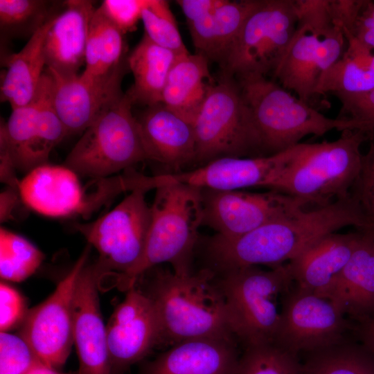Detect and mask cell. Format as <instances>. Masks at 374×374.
Segmentation results:
<instances>
[{
    "instance_id": "16",
    "label": "cell",
    "mask_w": 374,
    "mask_h": 374,
    "mask_svg": "<svg viewBox=\"0 0 374 374\" xmlns=\"http://www.w3.org/2000/svg\"><path fill=\"white\" fill-rule=\"evenodd\" d=\"M106 325L111 374H125L161 344L154 305L136 285L125 292Z\"/></svg>"
},
{
    "instance_id": "2",
    "label": "cell",
    "mask_w": 374,
    "mask_h": 374,
    "mask_svg": "<svg viewBox=\"0 0 374 374\" xmlns=\"http://www.w3.org/2000/svg\"><path fill=\"white\" fill-rule=\"evenodd\" d=\"M145 286L141 290L159 318L161 343L172 346L193 339L235 337L217 275L211 269L186 274L156 270Z\"/></svg>"
},
{
    "instance_id": "48",
    "label": "cell",
    "mask_w": 374,
    "mask_h": 374,
    "mask_svg": "<svg viewBox=\"0 0 374 374\" xmlns=\"http://www.w3.org/2000/svg\"><path fill=\"white\" fill-rule=\"evenodd\" d=\"M26 374H77V371L63 373L58 369L51 367L42 362H39Z\"/></svg>"
},
{
    "instance_id": "45",
    "label": "cell",
    "mask_w": 374,
    "mask_h": 374,
    "mask_svg": "<svg viewBox=\"0 0 374 374\" xmlns=\"http://www.w3.org/2000/svg\"><path fill=\"white\" fill-rule=\"evenodd\" d=\"M226 0H177L188 24L195 21L211 13Z\"/></svg>"
},
{
    "instance_id": "15",
    "label": "cell",
    "mask_w": 374,
    "mask_h": 374,
    "mask_svg": "<svg viewBox=\"0 0 374 374\" xmlns=\"http://www.w3.org/2000/svg\"><path fill=\"white\" fill-rule=\"evenodd\" d=\"M303 143L278 154L256 157H222L192 170L152 176L154 188L169 182L204 189L235 190L249 187L273 190L302 148Z\"/></svg>"
},
{
    "instance_id": "9",
    "label": "cell",
    "mask_w": 374,
    "mask_h": 374,
    "mask_svg": "<svg viewBox=\"0 0 374 374\" xmlns=\"http://www.w3.org/2000/svg\"><path fill=\"white\" fill-rule=\"evenodd\" d=\"M295 0H260L220 64L235 79L276 70L298 27Z\"/></svg>"
},
{
    "instance_id": "6",
    "label": "cell",
    "mask_w": 374,
    "mask_h": 374,
    "mask_svg": "<svg viewBox=\"0 0 374 374\" xmlns=\"http://www.w3.org/2000/svg\"><path fill=\"white\" fill-rule=\"evenodd\" d=\"M217 275L231 330L244 346L274 342L283 294L293 280L286 265L256 266Z\"/></svg>"
},
{
    "instance_id": "30",
    "label": "cell",
    "mask_w": 374,
    "mask_h": 374,
    "mask_svg": "<svg viewBox=\"0 0 374 374\" xmlns=\"http://www.w3.org/2000/svg\"><path fill=\"white\" fill-rule=\"evenodd\" d=\"M342 56L321 75L315 94H360L374 89V51L346 36Z\"/></svg>"
},
{
    "instance_id": "47",
    "label": "cell",
    "mask_w": 374,
    "mask_h": 374,
    "mask_svg": "<svg viewBox=\"0 0 374 374\" xmlns=\"http://www.w3.org/2000/svg\"><path fill=\"white\" fill-rule=\"evenodd\" d=\"M21 199L19 190L8 187L0 195V219L3 222L14 219V211Z\"/></svg>"
},
{
    "instance_id": "22",
    "label": "cell",
    "mask_w": 374,
    "mask_h": 374,
    "mask_svg": "<svg viewBox=\"0 0 374 374\" xmlns=\"http://www.w3.org/2000/svg\"><path fill=\"white\" fill-rule=\"evenodd\" d=\"M235 337H212L177 343L145 362L139 374H233L240 358Z\"/></svg>"
},
{
    "instance_id": "18",
    "label": "cell",
    "mask_w": 374,
    "mask_h": 374,
    "mask_svg": "<svg viewBox=\"0 0 374 374\" xmlns=\"http://www.w3.org/2000/svg\"><path fill=\"white\" fill-rule=\"evenodd\" d=\"M346 45L339 26H335L328 33L321 35L298 24L273 78L283 88L294 91L299 99L309 103L321 75L342 56Z\"/></svg>"
},
{
    "instance_id": "4",
    "label": "cell",
    "mask_w": 374,
    "mask_h": 374,
    "mask_svg": "<svg viewBox=\"0 0 374 374\" xmlns=\"http://www.w3.org/2000/svg\"><path fill=\"white\" fill-rule=\"evenodd\" d=\"M368 140L362 130H346L333 141L303 143L273 190L315 208L348 197L362 169L361 146Z\"/></svg>"
},
{
    "instance_id": "11",
    "label": "cell",
    "mask_w": 374,
    "mask_h": 374,
    "mask_svg": "<svg viewBox=\"0 0 374 374\" xmlns=\"http://www.w3.org/2000/svg\"><path fill=\"white\" fill-rule=\"evenodd\" d=\"M353 327L329 299L292 285L281 299L274 342L299 357L348 339Z\"/></svg>"
},
{
    "instance_id": "36",
    "label": "cell",
    "mask_w": 374,
    "mask_h": 374,
    "mask_svg": "<svg viewBox=\"0 0 374 374\" xmlns=\"http://www.w3.org/2000/svg\"><path fill=\"white\" fill-rule=\"evenodd\" d=\"M141 19L145 35L154 43L178 55L189 53L167 1L146 0Z\"/></svg>"
},
{
    "instance_id": "34",
    "label": "cell",
    "mask_w": 374,
    "mask_h": 374,
    "mask_svg": "<svg viewBox=\"0 0 374 374\" xmlns=\"http://www.w3.org/2000/svg\"><path fill=\"white\" fill-rule=\"evenodd\" d=\"M43 253L27 239L0 229V276L3 281L21 282L39 268Z\"/></svg>"
},
{
    "instance_id": "49",
    "label": "cell",
    "mask_w": 374,
    "mask_h": 374,
    "mask_svg": "<svg viewBox=\"0 0 374 374\" xmlns=\"http://www.w3.org/2000/svg\"><path fill=\"white\" fill-rule=\"evenodd\" d=\"M366 230L374 240V223H372L368 227L364 229Z\"/></svg>"
},
{
    "instance_id": "19",
    "label": "cell",
    "mask_w": 374,
    "mask_h": 374,
    "mask_svg": "<svg viewBox=\"0 0 374 374\" xmlns=\"http://www.w3.org/2000/svg\"><path fill=\"white\" fill-rule=\"evenodd\" d=\"M67 136L66 131L52 110H39L38 98L27 105L12 109L1 123L0 145L8 151L17 170L29 172L47 163L52 150Z\"/></svg>"
},
{
    "instance_id": "23",
    "label": "cell",
    "mask_w": 374,
    "mask_h": 374,
    "mask_svg": "<svg viewBox=\"0 0 374 374\" xmlns=\"http://www.w3.org/2000/svg\"><path fill=\"white\" fill-rule=\"evenodd\" d=\"M341 271L321 296L355 323L374 318V240L364 229Z\"/></svg>"
},
{
    "instance_id": "42",
    "label": "cell",
    "mask_w": 374,
    "mask_h": 374,
    "mask_svg": "<svg viewBox=\"0 0 374 374\" xmlns=\"http://www.w3.org/2000/svg\"><path fill=\"white\" fill-rule=\"evenodd\" d=\"M146 0H105L100 8L123 34L132 31L141 19Z\"/></svg>"
},
{
    "instance_id": "14",
    "label": "cell",
    "mask_w": 374,
    "mask_h": 374,
    "mask_svg": "<svg viewBox=\"0 0 374 374\" xmlns=\"http://www.w3.org/2000/svg\"><path fill=\"white\" fill-rule=\"evenodd\" d=\"M203 223L216 235L235 238L264 224L293 217L306 210L307 204L294 196L271 190L251 193L240 190L202 188Z\"/></svg>"
},
{
    "instance_id": "28",
    "label": "cell",
    "mask_w": 374,
    "mask_h": 374,
    "mask_svg": "<svg viewBox=\"0 0 374 374\" xmlns=\"http://www.w3.org/2000/svg\"><path fill=\"white\" fill-rule=\"evenodd\" d=\"M260 0L226 1L211 13L188 23L197 53L220 64Z\"/></svg>"
},
{
    "instance_id": "37",
    "label": "cell",
    "mask_w": 374,
    "mask_h": 374,
    "mask_svg": "<svg viewBox=\"0 0 374 374\" xmlns=\"http://www.w3.org/2000/svg\"><path fill=\"white\" fill-rule=\"evenodd\" d=\"M39 362L21 335L0 332V374H26Z\"/></svg>"
},
{
    "instance_id": "3",
    "label": "cell",
    "mask_w": 374,
    "mask_h": 374,
    "mask_svg": "<svg viewBox=\"0 0 374 374\" xmlns=\"http://www.w3.org/2000/svg\"><path fill=\"white\" fill-rule=\"evenodd\" d=\"M150 225L141 258L116 286L127 291L145 272L168 263L178 274L192 272L193 253L203 223L202 188L169 182L156 188Z\"/></svg>"
},
{
    "instance_id": "13",
    "label": "cell",
    "mask_w": 374,
    "mask_h": 374,
    "mask_svg": "<svg viewBox=\"0 0 374 374\" xmlns=\"http://www.w3.org/2000/svg\"><path fill=\"white\" fill-rule=\"evenodd\" d=\"M87 244L69 272L42 303L29 310L19 328L21 335L44 364L60 369L73 344V302L79 275L87 263Z\"/></svg>"
},
{
    "instance_id": "26",
    "label": "cell",
    "mask_w": 374,
    "mask_h": 374,
    "mask_svg": "<svg viewBox=\"0 0 374 374\" xmlns=\"http://www.w3.org/2000/svg\"><path fill=\"white\" fill-rule=\"evenodd\" d=\"M214 83L205 56L197 53L178 55L168 73L161 103L193 124Z\"/></svg>"
},
{
    "instance_id": "20",
    "label": "cell",
    "mask_w": 374,
    "mask_h": 374,
    "mask_svg": "<svg viewBox=\"0 0 374 374\" xmlns=\"http://www.w3.org/2000/svg\"><path fill=\"white\" fill-rule=\"evenodd\" d=\"M100 271L87 263L77 282L73 302V344L79 367L77 374H111L107 329L100 308Z\"/></svg>"
},
{
    "instance_id": "44",
    "label": "cell",
    "mask_w": 374,
    "mask_h": 374,
    "mask_svg": "<svg viewBox=\"0 0 374 374\" xmlns=\"http://www.w3.org/2000/svg\"><path fill=\"white\" fill-rule=\"evenodd\" d=\"M348 35L354 37L361 44L374 51V1H365L353 34Z\"/></svg>"
},
{
    "instance_id": "41",
    "label": "cell",
    "mask_w": 374,
    "mask_h": 374,
    "mask_svg": "<svg viewBox=\"0 0 374 374\" xmlns=\"http://www.w3.org/2000/svg\"><path fill=\"white\" fill-rule=\"evenodd\" d=\"M295 6L300 25H305L311 31L324 35L334 25L330 0H295Z\"/></svg>"
},
{
    "instance_id": "35",
    "label": "cell",
    "mask_w": 374,
    "mask_h": 374,
    "mask_svg": "<svg viewBox=\"0 0 374 374\" xmlns=\"http://www.w3.org/2000/svg\"><path fill=\"white\" fill-rule=\"evenodd\" d=\"M233 374H303L299 357L274 342L244 346Z\"/></svg>"
},
{
    "instance_id": "5",
    "label": "cell",
    "mask_w": 374,
    "mask_h": 374,
    "mask_svg": "<svg viewBox=\"0 0 374 374\" xmlns=\"http://www.w3.org/2000/svg\"><path fill=\"white\" fill-rule=\"evenodd\" d=\"M237 80L251 110L265 156L296 146L308 135L362 130L356 121L325 116L267 77L248 75Z\"/></svg>"
},
{
    "instance_id": "32",
    "label": "cell",
    "mask_w": 374,
    "mask_h": 374,
    "mask_svg": "<svg viewBox=\"0 0 374 374\" xmlns=\"http://www.w3.org/2000/svg\"><path fill=\"white\" fill-rule=\"evenodd\" d=\"M303 355V374H374V357L349 339Z\"/></svg>"
},
{
    "instance_id": "43",
    "label": "cell",
    "mask_w": 374,
    "mask_h": 374,
    "mask_svg": "<svg viewBox=\"0 0 374 374\" xmlns=\"http://www.w3.org/2000/svg\"><path fill=\"white\" fill-rule=\"evenodd\" d=\"M366 0H330L334 25L339 26L344 36L352 35L357 19Z\"/></svg>"
},
{
    "instance_id": "46",
    "label": "cell",
    "mask_w": 374,
    "mask_h": 374,
    "mask_svg": "<svg viewBox=\"0 0 374 374\" xmlns=\"http://www.w3.org/2000/svg\"><path fill=\"white\" fill-rule=\"evenodd\" d=\"M352 333L357 342L374 357V318L353 323Z\"/></svg>"
},
{
    "instance_id": "1",
    "label": "cell",
    "mask_w": 374,
    "mask_h": 374,
    "mask_svg": "<svg viewBox=\"0 0 374 374\" xmlns=\"http://www.w3.org/2000/svg\"><path fill=\"white\" fill-rule=\"evenodd\" d=\"M371 224L351 195L326 206L267 223L235 238H220L214 247V255L224 270L258 265L275 267L290 261L326 235L346 226L360 230Z\"/></svg>"
},
{
    "instance_id": "29",
    "label": "cell",
    "mask_w": 374,
    "mask_h": 374,
    "mask_svg": "<svg viewBox=\"0 0 374 374\" xmlns=\"http://www.w3.org/2000/svg\"><path fill=\"white\" fill-rule=\"evenodd\" d=\"M177 56L143 35L127 59L134 84L126 94L133 105L149 107L161 103L168 73Z\"/></svg>"
},
{
    "instance_id": "7",
    "label": "cell",
    "mask_w": 374,
    "mask_h": 374,
    "mask_svg": "<svg viewBox=\"0 0 374 374\" xmlns=\"http://www.w3.org/2000/svg\"><path fill=\"white\" fill-rule=\"evenodd\" d=\"M193 125L195 163L204 165L226 157L265 156L251 110L232 76L224 74L213 84Z\"/></svg>"
},
{
    "instance_id": "24",
    "label": "cell",
    "mask_w": 374,
    "mask_h": 374,
    "mask_svg": "<svg viewBox=\"0 0 374 374\" xmlns=\"http://www.w3.org/2000/svg\"><path fill=\"white\" fill-rule=\"evenodd\" d=\"M359 231L326 235L289 261L287 267L296 286L322 295L350 260Z\"/></svg>"
},
{
    "instance_id": "31",
    "label": "cell",
    "mask_w": 374,
    "mask_h": 374,
    "mask_svg": "<svg viewBox=\"0 0 374 374\" xmlns=\"http://www.w3.org/2000/svg\"><path fill=\"white\" fill-rule=\"evenodd\" d=\"M123 33L104 15L100 7L92 17L85 48L83 73L103 75L123 62Z\"/></svg>"
},
{
    "instance_id": "25",
    "label": "cell",
    "mask_w": 374,
    "mask_h": 374,
    "mask_svg": "<svg viewBox=\"0 0 374 374\" xmlns=\"http://www.w3.org/2000/svg\"><path fill=\"white\" fill-rule=\"evenodd\" d=\"M96 9L91 1H64L63 10L46 35V69L60 73H78L85 61L87 40Z\"/></svg>"
},
{
    "instance_id": "38",
    "label": "cell",
    "mask_w": 374,
    "mask_h": 374,
    "mask_svg": "<svg viewBox=\"0 0 374 374\" xmlns=\"http://www.w3.org/2000/svg\"><path fill=\"white\" fill-rule=\"evenodd\" d=\"M332 94L341 104V114L339 118L359 122L369 139L374 136V89L360 94Z\"/></svg>"
},
{
    "instance_id": "10",
    "label": "cell",
    "mask_w": 374,
    "mask_h": 374,
    "mask_svg": "<svg viewBox=\"0 0 374 374\" xmlns=\"http://www.w3.org/2000/svg\"><path fill=\"white\" fill-rule=\"evenodd\" d=\"M143 188H136L97 220L75 228L98 252L96 262L103 277L123 276L139 261L151 221Z\"/></svg>"
},
{
    "instance_id": "21",
    "label": "cell",
    "mask_w": 374,
    "mask_h": 374,
    "mask_svg": "<svg viewBox=\"0 0 374 374\" xmlns=\"http://www.w3.org/2000/svg\"><path fill=\"white\" fill-rule=\"evenodd\" d=\"M147 159L183 171L196 161V139L192 123L163 103L147 107L136 118Z\"/></svg>"
},
{
    "instance_id": "27",
    "label": "cell",
    "mask_w": 374,
    "mask_h": 374,
    "mask_svg": "<svg viewBox=\"0 0 374 374\" xmlns=\"http://www.w3.org/2000/svg\"><path fill=\"white\" fill-rule=\"evenodd\" d=\"M57 16L37 30L19 52L5 58L1 100L9 103L12 109L28 105L36 96L46 66V35Z\"/></svg>"
},
{
    "instance_id": "17",
    "label": "cell",
    "mask_w": 374,
    "mask_h": 374,
    "mask_svg": "<svg viewBox=\"0 0 374 374\" xmlns=\"http://www.w3.org/2000/svg\"><path fill=\"white\" fill-rule=\"evenodd\" d=\"M46 71L53 82V102L67 134L83 132L107 107L120 100L124 75L122 62L107 73H60Z\"/></svg>"
},
{
    "instance_id": "12",
    "label": "cell",
    "mask_w": 374,
    "mask_h": 374,
    "mask_svg": "<svg viewBox=\"0 0 374 374\" xmlns=\"http://www.w3.org/2000/svg\"><path fill=\"white\" fill-rule=\"evenodd\" d=\"M91 186H82L78 175L64 165L46 163L28 172L18 190L28 208L53 217H87L123 192L116 177L96 179L89 190Z\"/></svg>"
},
{
    "instance_id": "8",
    "label": "cell",
    "mask_w": 374,
    "mask_h": 374,
    "mask_svg": "<svg viewBox=\"0 0 374 374\" xmlns=\"http://www.w3.org/2000/svg\"><path fill=\"white\" fill-rule=\"evenodd\" d=\"M132 103L123 96L82 132L64 166L78 175L103 179L147 159Z\"/></svg>"
},
{
    "instance_id": "33",
    "label": "cell",
    "mask_w": 374,
    "mask_h": 374,
    "mask_svg": "<svg viewBox=\"0 0 374 374\" xmlns=\"http://www.w3.org/2000/svg\"><path fill=\"white\" fill-rule=\"evenodd\" d=\"M53 2L44 0H0V30L3 39L29 38L58 15Z\"/></svg>"
},
{
    "instance_id": "39",
    "label": "cell",
    "mask_w": 374,
    "mask_h": 374,
    "mask_svg": "<svg viewBox=\"0 0 374 374\" xmlns=\"http://www.w3.org/2000/svg\"><path fill=\"white\" fill-rule=\"evenodd\" d=\"M368 141L369 148L363 156L362 169L351 195L371 222L374 223V136Z\"/></svg>"
},
{
    "instance_id": "40",
    "label": "cell",
    "mask_w": 374,
    "mask_h": 374,
    "mask_svg": "<svg viewBox=\"0 0 374 374\" xmlns=\"http://www.w3.org/2000/svg\"><path fill=\"white\" fill-rule=\"evenodd\" d=\"M24 297L5 281L0 283V330L8 332L22 325L28 312Z\"/></svg>"
}]
</instances>
